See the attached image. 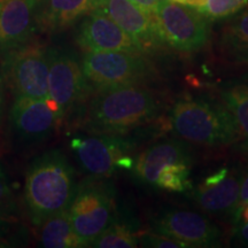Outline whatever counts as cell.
<instances>
[{
	"label": "cell",
	"mask_w": 248,
	"mask_h": 248,
	"mask_svg": "<svg viewBox=\"0 0 248 248\" xmlns=\"http://www.w3.org/2000/svg\"><path fill=\"white\" fill-rule=\"evenodd\" d=\"M82 168L95 177H108L116 168L129 169L132 160L126 155L125 141L109 135L76 137L70 141Z\"/></svg>",
	"instance_id": "8"
},
{
	"label": "cell",
	"mask_w": 248,
	"mask_h": 248,
	"mask_svg": "<svg viewBox=\"0 0 248 248\" xmlns=\"http://www.w3.org/2000/svg\"><path fill=\"white\" fill-rule=\"evenodd\" d=\"M160 104L138 84L100 89L90 102L86 125L98 135H123L157 116Z\"/></svg>",
	"instance_id": "1"
},
{
	"label": "cell",
	"mask_w": 248,
	"mask_h": 248,
	"mask_svg": "<svg viewBox=\"0 0 248 248\" xmlns=\"http://www.w3.org/2000/svg\"><path fill=\"white\" fill-rule=\"evenodd\" d=\"M142 243L150 247H163V248H181L188 247L185 243L172 239V238L166 237L162 234H146L142 238Z\"/></svg>",
	"instance_id": "24"
},
{
	"label": "cell",
	"mask_w": 248,
	"mask_h": 248,
	"mask_svg": "<svg viewBox=\"0 0 248 248\" xmlns=\"http://www.w3.org/2000/svg\"><path fill=\"white\" fill-rule=\"evenodd\" d=\"M241 181L228 169L218 170L195 188L194 200L209 213L228 212L239 202Z\"/></svg>",
	"instance_id": "15"
},
{
	"label": "cell",
	"mask_w": 248,
	"mask_h": 248,
	"mask_svg": "<svg viewBox=\"0 0 248 248\" xmlns=\"http://www.w3.org/2000/svg\"><path fill=\"white\" fill-rule=\"evenodd\" d=\"M188 175H190V163L178 162L168 164L161 170L155 185L167 191L183 192L187 188Z\"/></svg>",
	"instance_id": "22"
},
{
	"label": "cell",
	"mask_w": 248,
	"mask_h": 248,
	"mask_svg": "<svg viewBox=\"0 0 248 248\" xmlns=\"http://www.w3.org/2000/svg\"><path fill=\"white\" fill-rule=\"evenodd\" d=\"M48 59L46 51L31 46L11 52L4 63V75L16 95L49 98Z\"/></svg>",
	"instance_id": "7"
},
{
	"label": "cell",
	"mask_w": 248,
	"mask_h": 248,
	"mask_svg": "<svg viewBox=\"0 0 248 248\" xmlns=\"http://www.w3.org/2000/svg\"><path fill=\"white\" fill-rule=\"evenodd\" d=\"M223 104L233 116L238 138L248 151V84H232L221 92Z\"/></svg>",
	"instance_id": "20"
},
{
	"label": "cell",
	"mask_w": 248,
	"mask_h": 248,
	"mask_svg": "<svg viewBox=\"0 0 248 248\" xmlns=\"http://www.w3.org/2000/svg\"><path fill=\"white\" fill-rule=\"evenodd\" d=\"M235 235H237L238 240H239L240 243L248 245V222H245L244 224L238 229Z\"/></svg>",
	"instance_id": "29"
},
{
	"label": "cell",
	"mask_w": 248,
	"mask_h": 248,
	"mask_svg": "<svg viewBox=\"0 0 248 248\" xmlns=\"http://www.w3.org/2000/svg\"><path fill=\"white\" fill-rule=\"evenodd\" d=\"M82 69L88 83L100 89L139 84L151 74L144 55L123 51L88 52Z\"/></svg>",
	"instance_id": "6"
},
{
	"label": "cell",
	"mask_w": 248,
	"mask_h": 248,
	"mask_svg": "<svg viewBox=\"0 0 248 248\" xmlns=\"http://www.w3.org/2000/svg\"><path fill=\"white\" fill-rule=\"evenodd\" d=\"M99 248H133L138 246V239L128 225L111 223L102 233L91 243Z\"/></svg>",
	"instance_id": "21"
},
{
	"label": "cell",
	"mask_w": 248,
	"mask_h": 248,
	"mask_svg": "<svg viewBox=\"0 0 248 248\" xmlns=\"http://www.w3.org/2000/svg\"><path fill=\"white\" fill-rule=\"evenodd\" d=\"M40 241L46 248L85 246L73 230L68 209L54 214L43 222Z\"/></svg>",
	"instance_id": "19"
},
{
	"label": "cell",
	"mask_w": 248,
	"mask_h": 248,
	"mask_svg": "<svg viewBox=\"0 0 248 248\" xmlns=\"http://www.w3.org/2000/svg\"><path fill=\"white\" fill-rule=\"evenodd\" d=\"M153 15L162 42L176 51L194 53L208 44V18L197 9L163 0Z\"/></svg>",
	"instance_id": "4"
},
{
	"label": "cell",
	"mask_w": 248,
	"mask_h": 248,
	"mask_svg": "<svg viewBox=\"0 0 248 248\" xmlns=\"http://www.w3.org/2000/svg\"><path fill=\"white\" fill-rule=\"evenodd\" d=\"M68 213L74 232L86 246L115 221L114 198L106 185L85 182L77 187Z\"/></svg>",
	"instance_id": "5"
},
{
	"label": "cell",
	"mask_w": 248,
	"mask_h": 248,
	"mask_svg": "<svg viewBox=\"0 0 248 248\" xmlns=\"http://www.w3.org/2000/svg\"><path fill=\"white\" fill-rule=\"evenodd\" d=\"M5 104V94H4V82H2L1 77H0V119H1L2 110H4Z\"/></svg>",
	"instance_id": "30"
},
{
	"label": "cell",
	"mask_w": 248,
	"mask_h": 248,
	"mask_svg": "<svg viewBox=\"0 0 248 248\" xmlns=\"http://www.w3.org/2000/svg\"><path fill=\"white\" fill-rule=\"evenodd\" d=\"M170 123L177 137L202 146H229L239 140L233 116L224 104L182 99L172 108Z\"/></svg>",
	"instance_id": "3"
},
{
	"label": "cell",
	"mask_w": 248,
	"mask_h": 248,
	"mask_svg": "<svg viewBox=\"0 0 248 248\" xmlns=\"http://www.w3.org/2000/svg\"><path fill=\"white\" fill-rule=\"evenodd\" d=\"M159 1H163V0H159Z\"/></svg>",
	"instance_id": "31"
},
{
	"label": "cell",
	"mask_w": 248,
	"mask_h": 248,
	"mask_svg": "<svg viewBox=\"0 0 248 248\" xmlns=\"http://www.w3.org/2000/svg\"><path fill=\"white\" fill-rule=\"evenodd\" d=\"M171 1L187 6V7H191L193 9H197V11H199L201 13L204 9V7H206L208 0H171Z\"/></svg>",
	"instance_id": "26"
},
{
	"label": "cell",
	"mask_w": 248,
	"mask_h": 248,
	"mask_svg": "<svg viewBox=\"0 0 248 248\" xmlns=\"http://www.w3.org/2000/svg\"><path fill=\"white\" fill-rule=\"evenodd\" d=\"M153 228L156 233L188 247H212L221 243V231L206 217L191 210H167L155 219Z\"/></svg>",
	"instance_id": "10"
},
{
	"label": "cell",
	"mask_w": 248,
	"mask_h": 248,
	"mask_svg": "<svg viewBox=\"0 0 248 248\" xmlns=\"http://www.w3.org/2000/svg\"><path fill=\"white\" fill-rule=\"evenodd\" d=\"M48 59V91L49 98L53 99L60 107L61 114L82 100L88 92L86 80L82 66L74 55L62 49L46 51Z\"/></svg>",
	"instance_id": "9"
},
{
	"label": "cell",
	"mask_w": 248,
	"mask_h": 248,
	"mask_svg": "<svg viewBox=\"0 0 248 248\" xmlns=\"http://www.w3.org/2000/svg\"><path fill=\"white\" fill-rule=\"evenodd\" d=\"M130 1L152 14L154 13L155 9H156L157 5H159L160 2L159 0H130Z\"/></svg>",
	"instance_id": "27"
},
{
	"label": "cell",
	"mask_w": 248,
	"mask_h": 248,
	"mask_svg": "<svg viewBox=\"0 0 248 248\" xmlns=\"http://www.w3.org/2000/svg\"><path fill=\"white\" fill-rule=\"evenodd\" d=\"M248 6V0H208L201 13L208 20H222L243 11Z\"/></svg>",
	"instance_id": "23"
},
{
	"label": "cell",
	"mask_w": 248,
	"mask_h": 248,
	"mask_svg": "<svg viewBox=\"0 0 248 248\" xmlns=\"http://www.w3.org/2000/svg\"><path fill=\"white\" fill-rule=\"evenodd\" d=\"M77 43L91 51H123L144 54L145 49L102 12L93 11L80 23Z\"/></svg>",
	"instance_id": "11"
},
{
	"label": "cell",
	"mask_w": 248,
	"mask_h": 248,
	"mask_svg": "<svg viewBox=\"0 0 248 248\" xmlns=\"http://www.w3.org/2000/svg\"><path fill=\"white\" fill-rule=\"evenodd\" d=\"M191 162L187 147L176 139H168L152 145L136 161L135 173L141 182L154 184L161 170L168 164Z\"/></svg>",
	"instance_id": "16"
},
{
	"label": "cell",
	"mask_w": 248,
	"mask_h": 248,
	"mask_svg": "<svg viewBox=\"0 0 248 248\" xmlns=\"http://www.w3.org/2000/svg\"><path fill=\"white\" fill-rule=\"evenodd\" d=\"M248 202V173L241 181V186H240V192H239V202L238 204L239 206H243V204Z\"/></svg>",
	"instance_id": "28"
},
{
	"label": "cell",
	"mask_w": 248,
	"mask_h": 248,
	"mask_svg": "<svg viewBox=\"0 0 248 248\" xmlns=\"http://www.w3.org/2000/svg\"><path fill=\"white\" fill-rule=\"evenodd\" d=\"M94 9L95 0H38V23L43 29H63Z\"/></svg>",
	"instance_id": "17"
},
{
	"label": "cell",
	"mask_w": 248,
	"mask_h": 248,
	"mask_svg": "<svg viewBox=\"0 0 248 248\" xmlns=\"http://www.w3.org/2000/svg\"><path fill=\"white\" fill-rule=\"evenodd\" d=\"M58 119L46 99L16 95L11 110V121L15 132L26 140H39L53 131Z\"/></svg>",
	"instance_id": "14"
},
{
	"label": "cell",
	"mask_w": 248,
	"mask_h": 248,
	"mask_svg": "<svg viewBox=\"0 0 248 248\" xmlns=\"http://www.w3.org/2000/svg\"><path fill=\"white\" fill-rule=\"evenodd\" d=\"M12 200L11 188H9L7 177L0 166V207L7 206Z\"/></svg>",
	"instance_id": "25"
},
{
	"label": "cell",
	"mask_w": 248,
	"mask_h": 248,
	"mask_svg": "<svg viewBox=\"0 0 248 248\" xmlns=\"http://www.w3.org/2000/svg\"><path fill=\"white\" fill-rule=\"evenodd\" d=\"M218 51L230 63H248V6L223 27L218 38Z\"/></svg>",
	"instance_id": "18"
},
{
	"label": "cell",
	"mask_w": 248,
	"mask_h": 248,
	"mask_svg": "<svg viewBox=\"0 0 248 248\" xmlns=\"http://www.w3.org/2000/svg\"><path fill=\"white\" fill-rule=\"evenodd\" d=\"M37 27L38 0H0V49L22 47Z\"/></svg>",
	"instance_id": "13"
},
{
	"label": "cell",
	"mask_w": 248,
	"mask_h": 248,
	"mask_svg": "<svg viewBox=\"0 0 248 248\" xmlns=\"http://www.w3.org/2000/svg\"><path fill=\"white\" fill-rule=\"evenodd\" d=\"M77 186L75 171L59 151L40 155L28 168L24 199L36 224L69 208Z\"/></svg>",
	"instance_id": "2"
},
{
	"label": "cell",
	"mask_w": 248,
	"mask_h": 248,
	"mask_svg": "<svg viewBox=\"0 0 248 248\" xmlns=\"http://www.w3.org/2000/svg\"><path fill=\"white\" fill-rule=\"evenodd\" d=\"M94 11L102 12L116 22L145 49L156 47L162 42L154 15L130 0H95Z\"/></svg>",
	"instance_id": "12"
}]
</instances>
